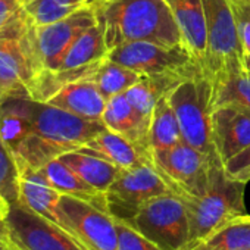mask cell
<instances>
[{
    "label": "cell",
    "instance_id": "1",
    "mask_svg": "<svg viewBox=\"0 0 250 250\" xmlns=\"http://www.w3.org/2000/svg\"><path fill=\"white\" fill-rule=\"evenodd\" d=\"M25 112L28 133L12 153L18 174L27 169H42L50 161L84 147L106 130L102 121H88L31 97L25 99Z\"/></svg>",
    "mask_w": 250,
    "mask_h": 250
},
{
    "label": "cell",
    "instance_id": "2",
    "mask_svg": "<svg viewBox=\"0 0 250 250\" xmlns=\"http://www.w3.org/2000/svg\"><path fill=\"white\" fill-rule=\"evenodd\" d=\"M88 5L103 28L109 52L127 42L183 46L167 0H90Z\"/></svg>",
    "mask_w": 250,
    "mask_h": 250
},
{
    "label": "cell",
    "instance_id": "3",
    "mask_svg": "<svg viewBox=\"0 0 250 250\" xmlns=\"http://www.w3.org/2000/svg\"><path fill=\"white\" fill-rule=\"evenodd\" d=\"M244 188L246 183L229 178L225 174L224 164L216 162L206 188L199 196L180 197L186 205L190 222L187 247L227 224L249 215L244 206Z\"/></svg>",
    "mask_w": 250,
    "mask_h": 250
},
{
    "label": "cell",
    "instance_id": "4",
    "mask_svg": "<svg viewBox=\"0 0 250 250\" xmlns=\"http://www.w3.org/2000/svg\"><path fill=\"white\" fill-rule=\"evenodd\" d=\"M168 99L177 115L183 142L218 158L210 130L212 80L209 75L199 72L184 80L168 94Z\"/></svg>",
    "mask_w": 250,
    "mask_h": 250
},
{
    "label": "cell",
    "instance_id": "5",
    "mask_svg": "<svg viewBox=\"0 0 250 250\" xmlns=\"http://www.w3.org/2000/svg\"><path fill=\"white\" fill-rule=\"evenodd\" d=\"M33 22L25 14L0 33V102L30 97L28 85L40 72L31 39Z\"/></svg>",
    "mask_w": 250,
    "mask_h": 250
},
{
    "label": "cell",
    "instance_id": "6",
    "mask_svg": "<svg viewBox=\"0 0 250 250\" xmlns=\"http://www.w3.org/2000/svg\"><path fill=\"white\" fill-rule=\"evenodd\" d=\"M216 162H221L219 158L209 156L184 142L150 152L152 167L178 197L199 196L206 188Z\"/></svg>",
    "mask_w": 250,
    "mask_h": 250
},
{
    "label": "cell",
    "instance_id": "7",
    "mask_svg": "<svg viewBox=\"0 0 250 250\" xmlns=\"http://www.w3.org/2000/svg\"><path fill=\"white\" fill-rule=\"evenodd\" d=\"M206 20L208 52L205 74L216 78L244 69V55L229 0H202Z\"/></svg>",
    "mask_w": 250,
    "mask_h": 250
},
{
    "label": "cell",
    "instance_id": "8",
    "mask_svg": "<svg viewBox=\"0 0 250 250\" xmlns=\"http://www.w3.org/2000/svg\"><path fill=\"white\" fill-rule=\"evenodd\" d=\"M107 58L147 77L169 75L187 80L199 72H205L183 46L127 42L112 49Z\"/></svg>",
    "mask_w": 250,
    "mask_h": 250
},
{
    "label": "cell",
    "instance_id": "9",
    "mask_svg": "<svg viewBox=\"0 0 250 250\" xmlns=\"http://www.w3.org/2000/svg\"><path fill=\"white\" fill-rule=\"evenodd\" d=\"M130 224L162 250H184L188 244L187 209L174 193L149 200Z\"/></svg>",
    "mask_w": 250,
    "mask_h": 250
},
{
    "label": "cell",
    "instance_id": "10",
    "mask_svg": "<svg viewBox=\"0 0 250 250\" xmlns=\"http://www.w3.org/2000/svg\"><path fill=\"white\" fill-rule=\"evenodd\" d=\"M171 193L169 187L152 164L121 169L106 190L107 212L119 221L131 222L140 209L152 199Z\"/></svg>",
    "mask_w": 250,
    "mask_h": 250
},
{
    "label": "cell",
    "instance_id": "11",
    "mask_svg": "<svg viewBox=\"0 0 250 250\" xmlns=\"http://www.w3.org/2000/svg\"><path fill=\"white\" fill-rule=\"evenodd\" d=\"M6 227L9 240L20 250H88L74 235L18 200L11 203Z\"/></svg>",
    "mask_w": 250,
    "mask_h": 250
},
{
    "label": "cell",
    "instance_id": "12",
    "mask_svg": "<svg viewBox=\"0 0 250 250\" xmlns=\"http://www.w3.org/2000/svg\"><path fill=\"white\" fill-rule=\"evenodd\" d=\"M94 24H97V20L90 5L53 24L36 25L33 22L31 39L40 71L59 69L62 59L72 43L83 31Z\"/></svg>",
    "mask_w": 250,
    "mask_h": 250
},
{
    "label": "cell",
    "instance_id": "13",
    "mask_svg": "<svg viewBox=\"0 0 250 250\" xmlns=\"http://www.w3.org/2000/svg\"><path fill=\"white\" fill-rule=\"evenodd\" d=\"M61 208L75 237L88 250H116V224L115 218L106 209L65 194L61 197Z\"/></svg>",
    "mask_w": 250,
    "mask_h": 250
},
{
    "label": "cell",
    "instance_id": "14",
    "mask_svg": "<svg viewBox=\"0 0 250 250\" xmlns=\"http://www.w3.org/2000/svg\"><path fill=\"white\" fill-rule=\"evenodd\" d=\"M210 130L215 152L222 164L250 146V107L225 103L210 113Z\"/></svg>",
    "mask_w": 250,
    "mask_h": 250
},
{
    "label": "cell",
    "instance_id": "15",
    "mask_svg": "<svg viewBox=\"0 0 250 250\" xmlns=\"http://www.w3.org/2000/svg\"><path fill=\"white\" fill-rule=\"evenodd\" d=\"M61 197L62 194L52 187L42 169L20 172L18 202L75 237L72 227L61 208Z\"/></svg>",
    "mask_w": 250,
    "mask_h": 250
},
{
    "label": "cell",
    "instance_id": "16",
    "mask_svg": "<svg viewBox=\"0 0 250 250\" xmlns=\"http://www.w3.org/2000/svg\"><path fill=\"white\" fill-rule=\"evenodd\" d=\"M104 127L136 145L145 155L150 158L149 149V125L150 119L142 116L128 100L127 94L112 96L106 102L102 116Z\"/></svg>",
    "mask_w": 250,
    "mask_h": 250
},
{
    "label": "cell",
    "instance_id": "17",
    "mask_svg": "<svg viewBox=\"0 0 250 250\" xmlns=\"http://www.w3.org/2000/svg\"><path fill=\"white\" fill-rule=\"evenodd\" d=\"M181 36L184 49L205 71L208 36L202 0H167Z\"/></svg>",
    "mask_w": 250,
    "mask_h": 250
},
{
    "label": "cell",
    "instance_id": "18",
    "mask_svg": "<svg viewBox=\"0 0 250 250\" xmlns=\"http://www.w3.org/2000/svg\"><path fill=\"white\" fill-rule=\"evenodd\" d=\"M106 102L107 99L99 91L93 80L84 78L62 87L46 103L88 121H102Z\"/></svg>",
    "mask_w": 250,
    "mask_h": 250
},
{
    "label": "cell",
    "instance_id": "19",
    "mask_svg": "<svg viewBox=\"0 0 250 250\" xmlns=\"http://www.w3.org/2000/svg\"><path fill=\"white\" fill-rule=\"evenodd\" d=\"M78 150L103 158L121 169L150 164V158L145 155L136 145L107 128L99 133L84 147Z\"/></svg>",
    "mask_w": 250,
    "mask_h": 250
},
{
    "label": "cell",
    "instance_id": "20",
    "mask_svg": "<svg viewBox=\"0 0 250 250\" xmlns=\"http://www.w3.org/2000/svg\"><path fill=\"white\" fill-rule=\"evenodd\" d=\"M42 171L44 172L52 187L56 188L61 194L81 199L84 202H88L97 208L107 210L104 193L87 184L78 174H75L69 167H66L59 158L50 161L47 165L42 168Z\"/></svg>",
    "mask_w": 250,
    "mask_h": 250
},
{
    "label": "cell",
    "instance_id": "21",
    "mask_svg": "<svg viewBox=\"0 0 250 250\" xmlns=\"http://www.w3.org/2000/svg\"><path fill=\"white\" fill-rule=\"evenodd\" d=\"M59 159L75 174H78L87 184L102 193H106L121 172V168L115 167L109 161L83 150L68 152L59 156Z\"/></svg>",
    "mask_w": 250,
    "mask_h": 250
},
{
    "label": "cell",
    "instance_id": "22",
    "mask_svg": "<svg viewBox=\"0 0 250 250\" xmlns=\"http://www.w3.org/2000/svg\"><path fill=\"white\" fill-rule=\"evenodd\" d=\"M109 49L106 46L103 28L99 24L83 31L78 39L72 43L69 50L62 59L59 69H75L83 68L106 59Z\"/></svg>",
    "mask_w": 250,
    "mask_h": 250
},
{
    "label": "cell",
    "instance_id": "23",
    "mask_svg": "<svg viewBox=\"0 0 250 250\" xmlns=\"http://www.w3.org/2000/svg\"><path fill=\"white\" fill-rule=\"evenodd\" d=\"M184 80L169 75H158V77H147L142 75L140 80L125 91L131 104L136 107V110L150 119L152 112L158 103V100L167 94H169L180 83Z\"/></svg>",
    "mask_w": 250,
    "mask_h": 250
},
{
    "label": "cell",
    "instance_id": "24",
    "mask_svg": "<svg viewBox=\"0 0 250 250\" xmlns=\"http://www.w3.org/2000/svg\"><path fill=\"white\" fill-rule=\"evenodd\" d=\"M183 142L177 115L169 103L168 94L161 97L152 112L149 125V149H168Z\"/></svg>",
    "mask_w": 250,
    "mask_h": 250
},
{
    "label": "cell",
    "instance_id": "25",
    "mask_svg": "<svg viewBox=\"0 0 250 250\" xmlns=\"http://www.w3.org/2000/svg\"><path fill=\"white\" fill-rule=\"evenodd\" d=\"M184 250H250V215L227 224Z\"/></svg>",
    "mask_w": 250,
    "mask_h": 250
},
{
    "label": "cell",
    "instance_id": "26",
    "mask_svg": "<svg viewBox=\"0 0 250 250\" xmlns=\"http://www.w3.org/2000/svg\"><path fill=\"white\" fill-rule=\"evenodd\" d=\"M225 103L250 107V71L247 68L212 78V109Z\"/></svg>",
    "mask_w": 250,
    "mask_h": 250
},
{
    "label": "cell",
    "instance_id": "27",
    "mask_svg": "<svg viewBox=\"0 0 250 250\" xmlns=\"http://www.w3.org/2000/svg\"><path fill=\"white\" fill-rule=\"evenodd\" d=\"M140 77L142 75L133 71L131 68L116 63L106 58L100 63L91 80L99 88V91L106 99H110L112 96L125 93L128 88H131L140 80Z\"/></svg>",
    "mask_w": 250,
    "mask_h": 250
},
{
    "label": "cell",
    "instance_id": "28",
    "mask_svg": "<svg viewBox=\"0 0 250 250\" xmlns=\"http://www.w3.org/2000/svg\"><path fill=\"white\" fill-rule=\"evenodd\" d=\"M88 3L90 0H30L25 14L36 25H47L72 15Z\"/></svg>",
    "mask_w": 250,
    "mask_h": 250
},
{
    "label": "cell",
    "instance_id": "29",
    "mask_svg": "<svg viewBox=\"0 0 250 250\" xmlns=\"http://www.w3.org/2000/svg\"><path fill=\"white\" fill-rule=\"evenodd\" d=\"M18 181L20 174L17 164L0 137V197H5L9 202H17Z\"/></svg>",
    "mask_w": 250,
    "mask_h": 250
},
{
    "label": "cell",
    "instance_id": "30",
    "mask_svg": "<svg viewBox=\"0 0 250 250\" xmlns=\"http://www.w3.org/2000/svg\"><path fill=\"white\" fill-rule=\"evenodd\" d=\"M118 232L116 250H162L158 244L146 238L131 224L115 219Z\"/></svg>",
    "mask_w": 250,
    "mask_h": 250
},
{
    "label": "cell",
    "instance_id": "31",
    "mask_svg": "<svg viewBox=\"0 0 250 250\" xmlns=\"http://www.w3.org/2000/svg\"><path fill=\"white\" fill-rule=\"evenodd\" d=\"M244 58L250 56V0H229Z\"/></svg>",
    "mask_w": 250,
    "mask_h": 250
},
{
    "label": "cell",
    "instance_id": "32",
    "mask_svg": "<svg viewBox=\"0 0 250 250\" xmlns=\"http://www.w3.org/2000/svg\"><path fill=\"white\" fill-rule=\"evenodd\" d=\"M224 169L229 178L247 184L250 181V146L225 162Z\"/></svg>",
    "mask_w": 250,
    "mask_h": 250
},
{
    "label": "cell",
    "instance_id": "33",
    "mask_svg": "<svg viewBox=\"0 0 250 250\" xmlns=\"http://www.w3.org/2000/svg\"><path fill=\"white\" fill-rule=\"evenodd\" d=\"M28 2L30 0H0V33L22 15Z\"/></svg>",
    "mask_w": 250,
    "mask_h": 250
},
{
    "label": "cell",
    "instance_id": "34",
    "mask_svg": "<svg viewBox=\"0 0 250 250\" xmlns=\"http://www.w3.org/2000/svg\"><path fill=\"white\" fill-rule=\"evenodd\" d=\"M11 203L12 202H9L8 199L0 197V234H5V235H9L8 227H6V216H8Z\"/></svg>",
    "mask_w": 250,
    "mask_h": 250
},
{
    "label": "cell",
    "instance_id": "35",
    "mask_svg": "<svg viewBox=\"0 0 250 250\" xmlns=\"http://www.w3.org/2000/svg\"><path fill=\"white\" fill-rule=\"evenodd\" d=\"M9 243H11L9 235L0 234V250H6V247L9 246Z\"/></svg>",
    "mask_w": 250,
    "mask_h": 250
},
{
    "label": "cell",
    "instance_id": "36",
    "mask_svg": "<svg viewBox=\"0 0 250 250\" xmlns=\"http://www.w3.org/2000/svg\"><path fill=\"white\" fill-rule=\"evenodd\" d=\"M6 250H20V249H18V247H17V246H15V244L11 241V243H9V246L6 247Z\"/></svg>",
    "mask_w": 250,
    "mask_h": 250
},
{
    "label": "cell",
    "instance_id": "37",
    "mask_svg": "<svg viewBox=\"0 0 250 250\" xmlns=\"http://www.w3.org/2000/svg\"><path fill=\"white\" fill-rule=\"evenodd\" d=\"M244 63H246V68L250 71V56H247V58H244Z\"/></svg>",
    "mask_w": 250,
    "mask_h": 250
}]
</instances>
